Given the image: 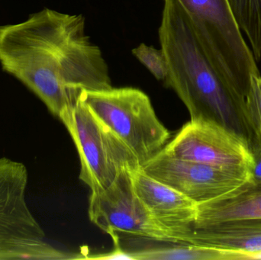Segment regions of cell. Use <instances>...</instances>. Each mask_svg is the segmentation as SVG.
<instances>
[{
	"instance_id": "obj_1",
	"label": "cell",
	"mask_w": 261,
	"mask_h": 260,
	"mask_svg": "<svg viewBox=\"0 0 261 260\" xmlns=\"http://www.w3.org/2000/svg\"><path fill=\"white\" fill-rule=\"evenodd\" d=\"M0 64L61 118L81 93L113 88L100 48L86 33L83 15L44 9L0 27Z\"/></svg>"
},
{
	"instance_id": "obj_2",
	"label": "cell",
	"mask_w": 261,
	"mask_h": 260,
	"mask_svg": "<svg viewBox=\"0 0 261 260\" xmlns=\"http://www.w3.org/2000/svg\"><path fill=\"white\" fill-rule=\"evenodd\" d=\"M159 38L168 67L166 84L184 102L191 120L220 125L249 145L254 133L246 103L208 61L180 0H164Z\"/></svg>"
},
{
	"instance_id": "obj_3",
	"label": "cell",
	"mask_w": 261,
	"mask_h": 260,
	"mask_svg": "<svg viewBox=\"0 0 261 260\" xmlns=\"http://www.w3.org/2000/svg\"><path fill=\"white\" fill-rule=\"evenodd\" d=\"M198 40L215 70L244 101L251 77L260 75L228 0H180Z\"/></svg>"
},
{
	"instance_id": "obj_4",
	"label": "cell",
	"mask_w": 261,
	"mask_h": 260,
	"mask_svg": "<svg viewBox=\"0 0 261 260\" xmlns=\"http://www.w3.org/2000/svg\"><path fill=\"white\" fill-rule=\"evenodd\" d=\"M29 174L23 163L0 158V260L77 259L59 250L45 234L26 200Z\"/></svg>"
},
{
	"instance_id": "obj_5",
	"label": "cell",
	"mask_w": 261,
	"mask_h": 260,
	"mask_svg": "<svg viewBox=\"0 0 261 260\" xmlns=\"http://www.w3.org/2000/svg\"><path fill=\"white\" fill-rule=\"evenodd\" d=\"M80 99L128 146L142 166L164 148L169 130L147 94L132 87L84 90Z\"/></svg>"
},
{
	"instance_id": "obj_6",
	"label": "cell",
	"mask_w": 261,
	"mask_h": 260,
	"mask_svg": "<svg viewBox=\"0 0 261 260\" xmlns=\"http://www.w3.org/2000/svg\"><path fill=\"white\" fill-rule=\"evenodd\" d=\"M74 142L81 161L80 180L99 192L125 169L141 167L126 145L78 99L61 118Z\"/></svg>"
},
{
	"instance_id": "obj_7",
	"label": "cell",
	"mask_w": 261,
	"mask_h": 260,
	"mask_svg": "<svg viewBox=\"0 0 261 260\" xmlns=\"http://www.w3.org/2000/svg\"><path fill=\"white\" fill-rule=\"evenodd\" d=\"M90 221L112 239L125 234L160 242L180 244L177 237L149 213L134 191L130 170L125 169L104 190L91 192Z\"/></svg>"
},
{
	"instance_id": "obj_8",
	"label": "cell",
	"mask_w": 261,
	"mask_h": 260,
	"mask_svg": "<svg viewBox=\"0 0 261 260\" xmlns=\"http://www.w3.org/2000/svg\"><path fill=\"white\" fill-rule=\"evenodd\" d=\"M163 151L176 158L231 171L251 180L248 142L212 122L190 120Z\"/></svg>"
},
{
	"instance_id": "obj_9",
	"label": "cell",
	"mask_w": 261,
	"mask_h": 260,
	"mask_svg": "<svg viewBox=\"0 0 261 260\" xmlns=\"http://www.w3.org/2000/svg\"><path fill=\"white\" fill-rule=\"evenodd\" d=\"M141 169L197 205L224 196L249 180L231 171L176 158L163 150Z\"/></svg>"
},
{
	"instance_id": "obj_10",
	"label": "cell",
	"mask_w": 261,
	"mask_h": 260,
	"mask_svg": "<svg viewBox=\"0 0 261 260\" xmlns=\"http://www.w3.org/2000/svg\"><path fill=\"white\" fill-rule=\"evenodd\" d=\"M132 186L149 213L163 227L173 232L180 244L197 215V204L173 188L158 181L141 167L130 171Z\"/></svg>"
},
{
	"instance_id": "obj_11",
	"label": "cell",
	"mask_w": 261,
	"mask_h": 260,
	"mask_svg": "<svg viewBox=\"0 0 261 260\" xmlns=\"http://www.w3.org/2000/svg\"><path fill=\"white\" fill-rule=\"evenodd\" d=\"M187 244L214 247L248 256L261 250V219H239L193 224Z\"/></svg>"
},
{
	"instance_id": "obj_12",
	"label": "cell",
	"mask_w": 261,
	"mask_h": 260,
	"mask_svg": "<svg viewBox=\"0 0 261 260\" xmlns=\"http://www.w3.org/2000/svg\"><path fill=\"white\" fill-rule=\"evenodd\" d=\"M239 219H261V180H248L224 196L198 204L193 224Z\"/></svg>"
},
{
	"instance_id": "obj_13",
	"label": "cell",
	"mask_w": 261,
	"mask_h": 260,
	"mask_svg": "<svg viewBox=\"0 0 261 260\" xmlns=\"http://www.w3.org/2000/svg\"><path fill=\"white\" fill-rule=\"evenodd\" d=\"M134 260H244L237 252L191 244L132 252Z\"/></svg>"
},
{
	"instance_id": "obj_14",
	"label": "cell",
	"mask_w": 261,
	"mask_h": 260,
	"mask_svg": "<svg viewBox=\"0 0 261 260\" xmlns=\"http://www.w3.org/2000/svg\"><path fill=\"white\" fill-rule=\"evenodd\" d=\"M256 61L261 59V0H228Z\"/></svg>"
},
{
	"instance_id": "obj_15",
	"label": "cell",
	"mask_w": 261,
	"mask_h": 260,
	"mask_svg": "<svg viewBox=\"0 0 261 260\" xmlns=\"http://www.w3.org/2000/svg\"><path fill=\"white\" fill-rule=\"evenodd\" d=\"M132 53L156 79L164 82L167 80L168 67L162 49L159 50L141 43L132 50Z\"/></svg>"
},
{
	"instance_id": "obj_16",
	"label": "cell",
	"mask_w": 261,
	"mask_h": 260,
	"mask_svg": "<svg viewBox=\"0 0 261 260\" xmlns=\"http://www.w3.org/2000/svg\"><path fill=\"white\" fill-rule=\"evenodd\" d=\"M247 113L254 139L261 140V76L254 75L251 77V87L247 96ZM251 140V141H252Z\"/></svg>"
},
{
	"instance_id": "obj_17",
	"label": "cell",
	"mask_w": 261,
	"mask_h": 260,
	"mask_svg": "<svg viewBox=\"0 0 261 260\" xmlns=\"http://www.w3.org/2000/svg\"><path fill=\"white\" fill-rule=\"evenodd\" d=\"M114 242L115 249L111 252L102 254L92 255V256H85L82 259H101V260H114V259H129L134 260L132 252H127L122 250L119 243V238L113 240Z\"/></svg>"
},
{
	"instance_id": "obj_18",
	"label": "cell",
	"mask_w": 261,
	"mask_h": 260,
	"mask_svg": "<svg viewBox=\"0 0 261 260\" xmlns=\"http://www.w3.org/2000/svg\"><path fill=\"white\" fill-rule=\"evenodd\" d=\"M251 159V180H261V140L254 139L248 145Z\"/></svg>"
},
{
	"instance_id": "obj_19",
	"label": "cell",
	"mask_w": 261,
	"mask_h": 260,
	"mask_svg": "<svg viewBox=\"0 0 261 260\" xmlns=\"http://www.w3.org/2000/svg\"><path fill=\"white\" fill-rule=\"evenodd\" d=\"M261 259V250L257 253H252L248 256V260Z\"/></svg>"
}]
</instances>
